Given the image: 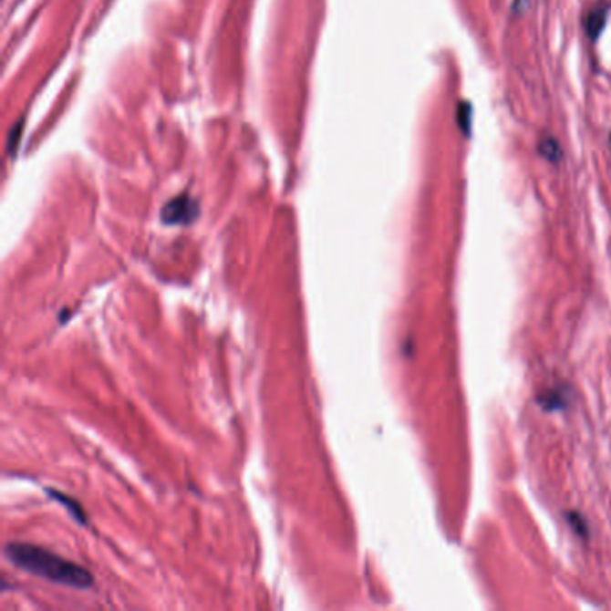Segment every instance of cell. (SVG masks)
Masks as SVG:
<instances>
[{"mask_svg": "<svg viewBox=\"0 0 611 611\" xmlns=\"http://www.w3.org/2000/svg\"><path fill=\"white\" fill-rule=\"evenodd\" d=\"M4 554L18 568L61 586L87 590L94 585V575L88 572V568L74 561L65 560L44 547L11 542L5 545Z\"/></svg>", "mask_w": 611, "mask_h": 611, "instance_id": "6da1fadb", "label": "cell"}, {"mask_svg": "<svg viewBox=\"0 0 611 611\" xmlns=\"http://www.w3.org/2000/svg\"><path fill=\"white\" fill-rule=\"evenodd\" d=\"M198 215H200V204L189 194H181V196L171 200L161 208V213H160L161 223L169 224V226L191 224L198 219Z\"/></svg>", "mask_w": 611, "mask_h": 611, "instance_id": "7a4b0ae2", "label": "cell"}, {"mask_svg": "<svg viewBox=\"0 0 611 611\" xmlns=\"http://www.w3.org/2000/svg\"><path fill=\"white\" fill-rule=\"evenodd\" d=\"M608 4H599L595 5L588 15H586V20H585V29H586V35L590 36V40H597L606 24H608Z\"/></svg>", "mask_w": 611, "mask_h": 611, "instance_id": "3957f363", "label": "cell"}, {"mask_svg": "<svg viewBox=\"0 0 611 611\" xmlns=\"http://www.w3.org/2000/svg\"><path fill=\"white\" fill-rule=\"evenodd\" d=\"M46 492L51 495L52 501L63 504L79 523H87V522H88L87 513H85V510L79 506V502H76L72 497H68V495H65V493L57 492V490H51V488H47Z\"/></svg>", "mask_w": 611, "mask_h": 611, "instance_id": "277c9868", "label": "cell"}, {"mask_svg": "<svg viewBox=\"0 0 611 611\" xmlns=\"http://www.w3.org/2000/svg\"><path fill=\"white\" fill-rule=\"evenodd\" d=\"M538 153L542 154L547 161L558 163L563 158V150H561L560 142L553 137H544L538 142Z\"/></svg>", "mask_w": 611, "mask_h": 611, "instance_id": "5b68a950", "label": "cell"}, {"mask_svg": "<svg viewBox=\"0 0 611 611\" xmlns=\"http://www.w3.org/2000/svg\"><path fill=\"white\" fill-rule=\"evenodd\" d=\"M471 117H473L471 104L468 101L461 102L458 108V122L464 135H470L471 131Z\"/></svg>", "mask_w": 611, "mask_h": 611, "instance_id": "8992f818", "label": "cell"}, {"mask_svg": "<svg viewBox=\"0 0 611 611\" xmlns=\"http://www.w3.org/2000/svg\"><path fill=\"white\" fill-rule=\"evenodd\" d=\"M610 146H611V137H610Z\"/></svg>", "mask_w": 611, "mask_h": 611, "instance_id": "52a82bcc", "label": "cell"}]
</instances>
